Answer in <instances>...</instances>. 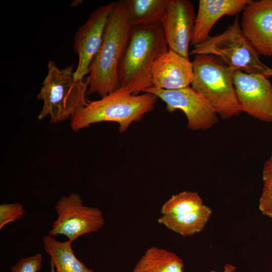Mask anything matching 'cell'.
<instances>
[{
    "mask_svg": "<svg viewBox=\"0 0 272 272\" xmlns=\"http://www.w3.org/2000/svg\"><path fill=\"white\" fill-rule=\"evenodd\" d=\"M41 253L21 258L11 268L10 272H38L42 267Z\"/></svg>",
    "mask_w": 272,
    "mask_h": 272,
    "instance_id": "21",
    "label": "cell"
},
{
    "mask_svg": "<svg viewBox=\"0 0 272 272\" xmlns=\"http://www.w3.org/2000/svg\"><path fill=\"white\" fill-rule=\"evenodd\" d=\"M192 63L191 87L206 98L223 119L238 115L242 111L234 86V71L210 54L195 55Z\"/></svg>",
    "mask_w": 272,
    "mask_h": 272,
    "instance_id": "5",
    "label": "cell"
},
{
    "mask_svg": "<svg viewBox=\"0 0 272 272\" xmlns=\"http://www.w3.org/2000/svg\"><path fill=\"white\" fill-rule=\"evenodd\" d=\"M182 259L175 253L157 246L148 248L131 272H184Z\"/></svg>",
    "mask_w": 272,
    "mask_h": 272,
    "instance_id": "17",
    "label": "cell"
},
{
    "mask_svg": "<svg viewBox=\"0 0 272 272\" xmlns=\"http://www.w3.org/2000/svg\"><path fill=\"white\" fill-rule=\"evenodd\" d=\"M153 87L177 90L189 86L193 66L189 58L168 50L154 62L151 72Z\"/></svg>",
    "mask_w": 272,
    "mask_h": 272,
    "instance_id": "13",
    "label": "cell"
},
{
    "mask_svg": "<svg viewBox=\"0 0 272 272\" xmlns=\"http://www.w3.org/2000/svg\"><path fill=\"white\" fill-rule=\"evenodd\" d=\"M251 0H199L190 45L207 40L215 24L224 16L238 15Z\"/></svg>",
    "mask_w": 272,
    "mask_h": 272,
    "instance_id": "14",
    "label": "cell"
},
{
    "mask_svg": "<svg viewBox=\"0 0 272 272\" xmlns=\"http://www.w3.org/2000/svg\"><path fill=\"white\" fill-rule=\"evenodd\" d=\"M55 209L57 217L48 234L53 237L62 235L73 242L84 235L98 231L105 224L102 212L84 205L80 195L75 192L62 196Z\"/></svg>",
    "mask_w": 272,
    "mask_h": 272,
    "instance_id": "7",
    "label": "cell"
},
{
    "mask_svg": "<svg viewBox=\"0 0 272 272\" xmlns=\"http://www.w3.org/2000/svg\"><path fill=\"white\" fill-rule=\"evenodd\" d=\"M236 267L230 263H226L224 266V270L222 272H234L236 270ZM210 272H218L214 270H212Z\"/></svg>",
    "mask_w": 272,
    "mask_h": 272,
    "instance_id": "24",
    "label": "cell"
},
{
    "mask_svg": "<svg viewBox=\"0 0 272 272\" xmlns=\"http://www.w3.org/2000/svg\"><path fill=\"white\" fill-rule=\"evenodd\" d=\"M47 66V75L37 95V99L43 102L38 118L49 116L51 123H56L71 118L86 105L88 85L84 79L75 77L73 65L60 69L50 60Z\"/></svg>",
    "mask_w": 272,
    "mask_h": 272,
    "instance_id": "4",
    "label": "cell"
},
{
    "mask_svg": "<svg viewBox=\"0 0 272 272\" xmlns=\"http://www.w3.org/2000/svg\"><path fill=\"white\" fill-rule=\"evenodd\" d=\"M170 0H125L131 26L160 24Z\"/></svg>",
    "mask_w": 272,
    "mask_h": 272,
    "instance_id": "18",
    "label": "cell"
},
{
    "mask_svg": "<svg viewBox=\"0 0 272 272\" xmlns=\"http://www.w3.org/2000/svg\"><path fill=\"white\" fill-rule=\"evenodd\" d=\"M24 208L20 203H3L0 205V230L8 224L21 218Z\"/></svg>",
    "mask_w": 272,
    "mask_h": 272,
    "instance_id": "20",
    "label": "cell"
},
{
    "mask_svg": "<svg viewBox=\"0 0 272 272\" xmlns=\"http://www.w3.org/2000/svg\"><path fill=\"white\" fill-rule=\"evenodd\" d=\"M269 159H270V160H272V155H271Z\"/></svg>",
    "mask_w": 272,
    "mask_h": 272,
    "instance_id": "26",
    "label": "cell"
},
{
    "mask_svg": "<svg viewBox=\"0 0 272 272\" xmlns=\"http://www.w3.org/2000/svg\"><path fill=\"white\" fill-rule=\"evenodd\" d=\"M168 50L160 24L131 26L118 67L119 87L135 95L152 87V66Z\"/></svg>",
    "mask_w": 272,
    "mask_h": 272,
    "instance_id": "1",
    "label": "cell"
},
{
    "mask_svg": "<svg viewBox=\"0 0 272 272\" xmlns=\"http://www.w3.org/2000/svg\"><path fill=\"white\" fill-rule=\"evenodd\" d=\"M195 18L191 1H169L160 22L169 50L189 58Z\"/></svg>",
    "mask_w": 272,
    "mask_h": 272,
    "instance_id": "11",
    "label": "cell"
},
{
    "mask_svg": "<svg viewBox=\"0 0 272 272\" xmlns=\"http://www.w3.org/2000/svg\"><path fill=\"white\" fill-rule=\"evenodd\" d=\"M204 204L197 192L184 191L173 195L160 209L161 215L180 214L191 212L201 208Z\"/></svg>",
    "mask_w": 272,
    "mask_h": 272,
    "instance_id": "19",
    "label": "cell"
},
{
    "mask_svg": "<svg viewBox=\"0 0 272 272\" xmlns=\"http://www.w3.org/2000/svg\"><path fill=\"white\" fill-rule=\"evenodd\" d=\"M158 98L149 93L133 95L119 87L99 100L87 102L71 118V127L77 131L94 123L111 121L117 123L119 131L124 132L154 109Z\"/></svg>",
    "mask_w": 272,
    "mask_h": 272,
    "instance_id": "3",
    "label": "cell"
},
{
    "mask_svg": "<svg viewBox=\"0 0 272 272\" xmlns=\"http://www.w3.org/2000/svg\"><path fill=\"white\" fill-rule=\"evenodd\" d=\"M212 213L211 209L204 205L200 209L189 213L161 215L158 222L168 229L186 237L201 231Z\"/></svg>",
    "mask_w": 272,
    "mask_h": 272,
    "instance_id": "15",
    "label": "cell"
},
{
    "mask_svg": "<svg viewBox=\"0 0 272 272\" xmlns=\"http://www.w3.org/2000/svg\"><path fill=\"white\" fill-rule=\"evenodd\" d=\"M262 179L272 180V160H267L264 165L262 173Z\"/></svg>",
    "mask_w": 272,
    "mask_h": 272,
    "instance_id": "23",
    "label": "cell"
},
{
    "mask_svg": "<svg viewBox=\"0 0 272 272\" xmlns=\"http://www.w3.org/2000/svg\"><path fill=\"white\" fill-rule=\"evenodd\" d=\"M212 55L234 71L272 76V69L264 64L259 54L244 35L237 15L233 23L220 34L210 36L189 52V55Z\"/></svg>",
    "mask_w": 272,
    "mask_h": 272,
    "instance_id": "6",
    "label": "cell"
},
{
    "mask_svg": "<svg viewBox=\"0 0 272 272\" xmlns=\"http://www.w3.org/2000/svg\"><path fill=\"white\" fill-rule=\"evenodd\" d=\"M50 264H51V272H56L54 269L55 267L51 262H50Z\"/></svg>",
    "mask_w": 272,
    "mask_h": 272,
    "instance_id": "25",
    "label": "cell"
},
{
    "mask_svg": "<svg viewBox=\"0 0 272 272\" xmlns=\"http://www.w3.org/2000/svg\"><path fill=\"white\" fill-rule=\"evenodd\" d=\"M125 0L114 2L100 47L90 66L87 95L102 98L119 88L118 67L131 29Z\"/></svg>",
    "mask_w": 272,
    "mask_h": 272,
    "instance_id": "2",
    "label": "cell"
},
{
    "mask_svg": "<svg viewBox=\"0 0 272 272\" xmlns=\"http://www.w3.org/2000/svg\"><path fill=\"white\" fill-rule=\"evenodd\" d=\"M144 92L153 94L161 99L169 112L182 110L187 119V127L191 130L207 129L218 121V114L209 102L189 86L177 90L152 87Z\"/></svg>",
    "mask_w": 272,
    "mask_h": 272,
    "instance_id": "8",
    "label": "cell"
},
{
    "mask_svg": "<svg viewBox=\"0 0 272 272\" xmlns=\"http://www.w3.org/2000/svg\"><path fill=\"white\" fill-rule=\"evenodd\" d=\"M114 2L94 10L87 21L79 27L75 34L74 48L79 57L75 75L84 79L89 74L91 63L99 50Z\"/></svg>",
    "mask_w": 272,
    "mask_h": 272,
    "instance_id": "10",
    "label": "cell"
},
{
    "mask_svg": "<svg viewBox=\"0 0 272 272\" xmlns=\"http://www.w3.org/2000/svg\"><path fill=\"white\" fill-rule=\"evenodd\" d=\"M263 186L259 201V209L265 216L272 218V180H263Z\"/></svg>",
    "mask_w": 272,
    "mask_h": 272,
    "instance_id": "22",
    "label": "cell"
},
{
    "mask_svg": "<svg viewBox=\"0 0 272 272\" xmlns=\"http://www.w3.org/2000/svg\"><path fill=\"white\" fill-rule=\"evenodd\" d=\"M240 26L259 54L272 56V0H251L243 11Z\"/></svg>",
    "mask_w": 272,
    "mask_h": 272,
    "instance_id": "12",
    "label": "cell"
},
{
    "mask_svg": "<svg viewBox=\"0 0 272 272\" xmlns=\"http://www.w3.org/2000/svg\"><path fill=\"white\" fill-rule=\"evenodd\" d=\"M233 83L241 111L272 122V84L269 78L237 70L233 73Z\"/></svg>",
    "mask_w": 272,
    "mask_h": 272,
    "instance_id": "9",
    "label": "cell"
},
{
    "mask_svg": "<svg viewBox=\"0 0 272 272\" xmlns=\"http://www.w3.org/2000/svg\"><path fill=\"white\" fill-rule=\"evenodd\" d=\"M45 251L50 256L56 272H93L76 256L72 242H60L49 235L42 238Z\"/></svg>",
    "mask_w": 272,
    "mask_h": 272,
    "instance_id": "16",
    "label": "cell"
}]
</instances>
